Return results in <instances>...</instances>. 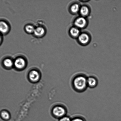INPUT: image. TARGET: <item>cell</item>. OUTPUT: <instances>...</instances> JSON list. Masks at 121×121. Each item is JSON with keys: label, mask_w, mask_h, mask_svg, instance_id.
Listing matches in <instances>:
<instances>
[{"label": "cell", "mask_w": 121, "mask_h": 121, "mask_svg": "<svg viewBox=\"0 0 121 121\" xmlns=\"http://www.w3.org/2000/svg\"><path fill=\"white\" fill-rule=\"evenodd\" d=\"M71 10L72 13H76L79 10V4H75L73 5L71 7Z\"/></svg>", "instance_id": "15"}, {"label": "cell", "mask_w": 121, "mask_h": 121, "mask_svg": "<svg viewBox=\"0 0 121 121\" xmlns=\"http://www.w3.org/2000/svg\"><path fill=\"white\" fill-rule=\"evenodd\" d=\"M45 33L44 28L43 27H39L35 28L34 32V34L36 36L38 37L42 36Z\"/></svg>", "instance_id": "9"}, {"label": "cell", "mask_w": 121, "mask_h": 121, "mask_svg": "<svg viewBox=\"0 0 121 121\" xmlns=\"http://www.w3.org/2000/svg\"><path fill=\"white\" fill-rule=\"evenodd\" d=\"M25 60L22 58H18L16 59L14 61V65L15 67L18 69L23 68L25 66Z\"/></svg>", "instance_id": "5"}, {"label": "cell", "mask_w": 121, "mask_h": 121, "mask_svg": "<svg viewBox=\"0 0 121 121\" xmlns=\"http://www.w3.org/2000/svg\"><path fill=\"white\" fill-rule=\"evenodd\" d=\"M86 21L85 18L81 17L78 18L75 22V25L77 28H83L86 26Z\"/></svg>", "instance_id": "4"}, {"label": "cell", "mask_w": 121, "mask_h": 121, "mask_svg": "<svg viewBox=\"0 0 121 121\" xmlns=\"http://www.w3.org/2000/svg\"><path fill=\"white\" fill-rule=\"evenodd\" d=\"M25 29L27 33L29 34H31L34 33L35 28L34 26L31 25H28L26 26Z\"/></svg>", "instance_id": "14"}, {"label": "cell", "mask_w": 121, "mask_h": 121, "mask_svg": "<svg viewBox=\"0 0 121 121\" xmlns=\"http://www.w3.org/2000/svg\"><path fill=\"white\" fill-rule=\"evenodd\" d=\"M3 64L6 67L9 68L11 67L13 65L12 60L9 59H6L4 60Z\"/></svg>", "instance_id": "13"}, {"label": "cell", "mask_w": 121, "mask_h": 121, "mask_svg": "<svg viewBox=\"0 0 121 121\" xmlns=\"http://www.w3.org/2000/svg\"><path fill=\"white\" fill-rule=\"evenodd\" d=\"M81 14L83 16H86L88 15L89 10L88 8L85 6L81 7L80 10Z\"/></svg>", "instance_id": "12"}, {"label": "cell", "mask_w": 121, "mask_h": 121, "mask_svg": "<svg viewBox=\"0 0 121 121\" xmlns=\"http://www.w3.org/2000/svg\"><path fill=\"white\" fill-rule=\"evenodd\" d=\"M83 116L80 114L75 115L72 117L71 121H86V120Z\"/></svg>", "instance_id": "11"}, {"label": "cell", "mask_w": 121, "mask_h": 121, "mask_svg": "<svg viewBox=\"0 0 121 121\" xmlns=\"http://www.w3.org/2000/svg\"><path fill=\"white\" fill-rule=\"evenodd\" d=\"M70 33L71 35L74 37H76L79 36L80 31L78 28L76 27L72 28L70 30Z\"/></svg>", "instance_id": "10"}, {"label": "cell", "mask_w": 121, "mask_h": 121, "mask_svg": "<svg viewBox=\"0 0 121 121\" xmlns=\"http://www.w3.org/2000/svg\"><path fill=\"white\" fill-rule=\"evenodd\" d=\"M53 112L54 116L62 118L66 116L67 110V109L63 106H57L53 109Z\"/></svg>", "instance_id": "3"}, {"label": "cell", "mask_w": 121, "mask_h": 121, "mask_svg": "<svg viewBox=\"0 0 121 121\" xmlns=\"http://www.w3.org/2000/svg\"><path fill=\"white\" fill-rule=\"evenodd\" d=\"M71 119L72 117L71 118L69 116H65L62 117L60 121H71Z\"/></svg>", "instance_id": "17"}, {"label": "cell", "mask_w": 121, "mask_h": 121, "mask_svg": "<svg viewBox=\"0 0 121 121\" xmlns=\"http://www.w3.org/2000/svg\"><path fill=\"white\" fill-rule=\"evenodd\" d=\"M99 83V80L96 76L92 74L88 76L87 84L88 87L93 89L96 87Z\"/></svg>", "instance_id": "2"}, {"label": "cell", "mask_w": 121, "mask_h": 121, "mask_svg": "<svg viewBox=\"0 0 121 121\" xmlns=\"http://www.w3.org/2000/svg\"><path fill=\"white\" fill-rule=\"evenodd\" d=\"M78 39L81 43L85 44L87 43L89 41L90 38L87 34L84 33L79 35Z\"/></svg>", "instance_id": "7"}, {"label": "cell", "mask_w": 121, "mask_h": 121, "mask_svg": "<svg viewBox=\"0 0 121 121\" xmlns=\"http://www.w3.org/2000/svg\"><path fill=\"white\" fill-rule=\"evenodd\" d=\"M88 76L85 73L79 72L75 73L71 79V85L72 89L78 93L85 92L88 88Z\"/></svg>", "instance_id": "1"}, {"label": "cell", "mask_w": 121, "mask_h": 121, "mask_svg": "<svg viewBox=\"0 0 121 121\" xmlns=\"http://www.w3.org/2000/svg\"><path fill=\"white\" fill-rule=\"evenodd\" d=\"M9 29V25L4 21H0V33L4 34L8 32Z\"/></svg>", "instance_id": "6"}, {"label": "cell", "mask_w": 121, "mask_h": 121, "mask_svg": "<svg viewBox=\"0 0 121 121\" xmlns=\"http://www.w3.org/2000/svg\"><path fill=\"white\" fill-rule=\"evenodd\" d=\"M2 36H1L0 34V44L1 43V42H2Z\"/></svg>", "instance_id": "18"}, {"label": "cell", "mask_w": 121, "mask_h": 121, "mask_svg": "<svg viewBox=\"0 0 121 121\" xmlns=\"http://www.w3.org/2000/svg\"><path fill=\"white\" fill-rule=\"evenodd\" d=\"M30 79L33 81H36L40 78V75L39 72L35 70L32 71L29 75Z\"/></svg>", "instance_id": "8"}, {"label": "cell", "mask_w": 121, "mask_h": 121, "mask_svg": "<svg viewBox=\"0 0 121 121\" xmlns=\"http://www.w3.org/2000/svg\"><path fill=\"white\" fill-rule=\"evenodd\" d=\"M1 116L2 118L5 120L8 119L10 117V115L9 113L5 111H2L1 113Z\"/></svg>", "instance_id": "16"}]
</instances>
